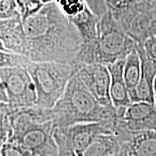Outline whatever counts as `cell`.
I'll return each instance as SVG.
<instances>
[{
	"label": "cell",
	"instance_id": "obj_1",
	"mask_svg": "<svg viewBox=\"0 0 156 156\" xmlns=\"http://www.w3.org/2000/svg\"><path fill=\"white\" fill-rule=\"evenodd\" d=\"M23 23V56L31 61L71 64L80 49L83 39L79 30L55 2L44 5Z\"/></svg>",
	"mask_w": 156,
	"mask_h": 156
},
{
	"label": "cell",
	"instance_id": "obj_2",
	"mask_svg": "<svg viewBox=\"0 0 156 156\" xmlns=\"http://www.w3.org/2000/svg\"><path fill=\"white\" fill-rule=\"evenodd\" d=\"M49 116L54 129L83 123H117L119 120L117 109L102 106L87 89L79 73L71 77L63 95L49 108Z\"/></svg>",
	"mask_w": 156,
	"mask_h": 156
},
{
	"label": "cell",
	"instance_id": "obj_3",
	"mask_svg": "<svg viewBox=\"0 0 156 156\" xmlns=\"http://www.w3.org/2000/svg\"><path fill=\"white\" fill-rule=\"evenodd\" d=\"M5 104L9 122L7 142L16 144L36 156H57L58 147L49 108L37 106L13 108Z\"/></svg>",
	"mask_w": 156,
	"mask_h": 156
},
{
	"label": "cell",
	"instance_id": "obj_4",
	"mask_svg": "<svg viewBox=\"0 0 156 156\" xmlns=\"http://www.w3.org/2000/svg\"><path fill=\"white\" fill-rule=\"evenodd\" d=\"M35 84L37 93L36 106L51 108L57 103L75 75L70 64L38 62L29 59L25 66Z\"/></svg>",
	"mask_w": 156,
	"mask_h": 156
},
{
	"label": "cell",
	"instance_id": "obj_5",
	"mask_svg": "<svg viewBox=\"0 0 156 156\" xmlns=\"http://www.w3.org/2000/svg\"><path fill=\"white\" fill-rule=\"evenodd\" d=\"M135 46L136 42L126 34L108 9L99 20L95 64L107 66L124 60Z\"/></svg>",
	"mask_w": 156,
	"mask_h": 156
},
{
	"label": "cell",
	"instance_id": "obj_6",
	"mask_svg": "<svg viewBox=\"0 0 156 156\" xmlns=\"http://www.w3.org/2000/svg\"><path fill=\"white\" fill-rule=\"evenodd\" d=\"M0 103L13 108H26L36 106V86L25 67L0 69Z\"/></svg>",
	"mask_w": 156,
	"mask_h": 156
},
{
	"label": "cell",
	"instance_id": "obj_7",
	"mask_svg": "<svg viewBox=\"0 0 156 156\" xmlns=\"http://www.w3.org/2000/svg\"><path fill=\"white\" fill-rule=\"evenodd\" d=\"M111 12L123 30L136 43H143L155 35L156 7L151 0H136L124 8Z\"/></svg>",
	"mask_w": 156,
	"mask_h": 156
},
{
	"label": "cell",
	"instance_id": "obj_8",
	"mask_svg": "<svg viewBox=\"0 0 156 156\" xmlns=\"http://www.w3.org/2000/svg\"><path fill=\"white\" fill-rule=\"evenodd\" d=\"M77 73L90 92L102 106L110 109L116 108L111 98V75L106 65L90 64Z\"/></svg>",
	"mask_w": 156,
	"mask_h": 156
},
{
	"label": "cell",
	"instance_id": "obj_9",
	"mask_svg": "<svg viewBox=\"0 0 156 156\" xmlns=\"http://www.w3.org/2000/svg\"><path fill=\"white\" fill-rule=\"evenodd\" d=\"M118 122L83 123L66 127L64 129L77 155L84 156L86 150L98 136L117 132Z\"/></svg>",
	"mask_w": 156,
	"mask_h": 156
},
{
	"label": "cell",
	"instance_id": "obj_10",
	"mask_svg": "<svg viewBox=\"0 0 156 156\" xmlns=\"http://www.w3.org/2000/svg\"><path fill=\"white\" fill-rule=\"evenodd\" d=\"M119 119L122 125L132 133L156 130V107L154 103H132Z\"/></svg>",
	"mask_w": 156,
	"mask_h": 156
},
{
	"label": "cell",
	"instance_id": "obj_11",
	"mask_svg": "<svg viewBox=\"0 0 156 156\" xmlns=\"http://www.w3.org/2000/svg\"><path fill=\"white\" fill-rule=\"evenodd\" d=\"M136 47L141 59L142 72L139 83L133 90L129 92L132 103H155V79L156 77V61L151 58L141 43H136Z\"/></svg>",
	"mask_w": 156,
	"mask_h": 156
},
{
	"label": "cell",
	"instance_id": "obj_12",
	"mask_svg": "<svg viewBox=\"0 0 156 156\" xmlns=\"http://www.w3.org/2000/svg\"><path fill=\"white\" fill-rule=\"evenodd\" d=\"M25 36L20 16L0 20V51L23 56Z\"/></svg>",
	"mask_w": 156,
	"mask_h": 156
},
{
	"label": "cell",
	"instance_id": "obj_13",
	"mask_svg": "<svg viewBox=\"0 0 156 156\" xmlns=\"http://www.w3.org/2000/svg\"><path fill=\"white\" fill-rule=\"evenodd\" d=\"M124 60L107 65L111 75V98L116 109L126 108L132 103L124 77Z\"/></svg>",
	"mask_w": 156,
	"mask_h": 156
},
{
	"label": "cell",
	"instance_id": "obj_14",
	"mask_svg": "<svg viewBox=\"0 0 156 156\" xmlns=\"http://www.w3.org/2000/svg\"><path fill=\"white\" fill-rule=\"evenodd\" d=\"M127 138L120 131L98 136L86 150L84 156H109L127 144Z\"/></svg>",
	"mask_w": 156,
	"mask_h": 156
},
{
	"label": "cell",
	"instance_id": "obj_15",
	"mask_svg": "<svg viewBox=\"0 0 156 156\" xmlns=\"http://www.w3.org/2000/svg\"><path fill=\"white\" fill-rule=\"evenodd\" d=\"M127 148L128 156H156V130L132 133Z\"/></svg>",
	"mask_w": 156,
	"mask_h": 156
},
{
	"label": "cell",
	"instance_id": "obj_16",
	"mask_svg": "<svg viewBox=\"0 0 156 156\" xmlns=\"http://www.w3.org/2000/svg\"><path fill=\"white\" fill-rule=\"evenodd\" d=\"M141 59L135 46L133 50L126 56L124 61V77L126 86L128 87L129 93L133 90L137 85L141 76Z\"/></svg>",
	"mask_w": 156,
	"mask_h": 156
},
{
	"label": "cell",
	"instance_id": "obj_17",
	"mask_svg": "<svg viewBox=\"0 0 156 156\" xmlns=\"http://www.w3.org/2000/svg\"><path fill=\"white\" fill-rule=\"evenodd\" d=\"M55 2L70 21L90 8L85 0H56Z\"/></svg>",
	"mask_w": 156,
	"mask_h": 156
},
{
	"label": "cell",
	"instance_id": "obj_18",
	"mask_svg": "<svg viewBox=\"0 0 156 156\" xmlns=\"http://www.w3.org/2000/svg\"><path fill=\"white\" fill-rule=\"evenodd\" d=\"M54 135L58 147L57 156H79L70 143L64 128L54 129Z\"/></svg>",
	"mask_w": 156,
	"mask_h": 156
},
{
	"label": "cell",
	"instance_id": "obj_19",
	"mask_svg": "<svg viewBox=\"0 0 156 156\" xmlns=\"http://www.w3.org/2000/svg\"><path fill=\"white\" fill-rule=\"evenodd\" d=\"M44 6L41 0H17V11L23 20L36 14Z\"/></svg>",
	"mask_w": 156,
	"mask_h": 156
},
{
	"label": "cell",
	"instance_id": "obj_20",
	"mask_svg": "<svg viewBox=\"0 0 156 156\" xmlns=\"http://www.w3.org/2000/svg\"><path fill=\"white\" fill-rule=\"evenodd\" d=\"M17 16V0H0V20Z\"/></svg>",
	"mask_w": 156,
	"mask_h": 156
},
{
	"label": "cell",
	"instance_id": "obj_21",
	"mask_svg": "<svg viewBox=\"0 0 156 156\" xmlns=\"http://www.w3.org/2000/svg\"><path fill=\"white\" fill-rule=\"evenodd\" d=\"M1 156H33L32 153L25 151L16 144L6 142L1 145L0 149Z\"/></svg>",
	"mask_w": 156,
	"mask_h": 156
},
{
	"label": "cell",
	"instance_id": "obj_22",
	"mask_svg": "<svg viewBox=\"0 0 156 156\" xmlns=\"http://www.w3.org/2000/svg\"><path fill=\"white\" fill-rule=\"evenodd\" d=\"M90 9L97 16L101 17L108 11L106 0H85Z\"/></svg>",
	"mask_w": 156,
	"mask_h": 156
},
{
	"label": "cell",
	"instance_id": "obj_23",
	"mask_svg": "<svg viewBox=\"0 0 156 156\" xmlns=\"http://www.w3.org/2000/svg\"><path fill=\"white\" fill-rule=\"evenodd\" d=\"M141 44L147 55L156 61V35L150 37Z\"/></svg>",
	"mask_w": 156,
	"mask_h": 156
},
{
	"label": "cell",
	"instance_id": "obj_24",
	"mask_svg": "<svg viewBox=\"0 0 156 156\" xmlns=\"http://www.w3.org/2000/svg\"><path fill=\"white\" fill-rule=\"evenodd\" d=\"M136 0H106L108 9L111 11H116L123 9Z\"/></svg>",
	"mask_w": 156,
	"mask_h": 156
},
{
	"label": "cell",
	"instance_id": "obj_25",
	"mask_svg": "<svg viewBox=\"0 0 156 156\" xmlns=\"http://www.w3.org/2000/svg\"><path fill=\"white\" fill-rule=\"evenodd\" d=\"M109 156H128V148H127V144L123 147L117 153L112 154V155Z\"/></svg>",
	"mask_w": 156,
	"mask_h": 156
},
{
	"label": "cell",
	"instance_id": "obj_26",
	"mask_svg": "<svg viewBox=\"0 0 156 156\" xmlns=\"http://www.w3.org/2000/svg\"><path fill=\"white\" fill-rule=\"evenodd\" d=\"M41 1L44 5H47V4L54 2H56V0H41Z\"/></svg>",
	"mask_w": 156,
	"mask_h": 156
},
{
	"label": "cell",
	"instance_id": "obj_27",
	"mask_svg": "<svg viewBox=\"0 0 156 156\" xmlns=\"http://www.w3.org/2000/svg\"><path fill=\"white\" fill-rule=\"evenodd\" d=\"M151 1L154 4V5L156 7V0H151Z\"/></svg>",
	"mask_w": 156,
	"mask_h": 156
},
{
	"label": "cell",
	"instance_id": "obj_28",
	"mask_svg": "<svg viewBox=\"0 0 156 156\" xmlns=\"http://www.w3.org/2000/svg\"><path fill=\"white\" fill-rule=\"evenodd\" d=\"M154 87H155V91H156V77L155 79V83H154Z\"/></svg>",
	"mask_w": 156,
	"mask_h": 156
},
{
	"label": "cell",
	"instance_id": "obj_29",
	"mask_svg": "<svg viewBox=\"0 0 156 156\" xmlns=\"http://www.w3.org/2000/svg\"><path fill=\"white\" fill-rule=\"evenodd\" d=\"M154 104H155V106L156 107V91H155V103H154Z\"/></svg>",
	"mask_w": 156,
	"mask_h": 156
},
{
	"label": "cell",
	"instance_id": "obj_30",
	"mask_svg": "<svg viewBox=\"0 0 156 156\" xmlns=\"http://www.w3.org/2000/svg\"><path fill=\"white\" fill-rule=\"evenodd\" d=\"M155 35H156V34H155Z\"/></svg>",
	"mask_w": 156,
	"mask_h": 156
}]
</instances>
